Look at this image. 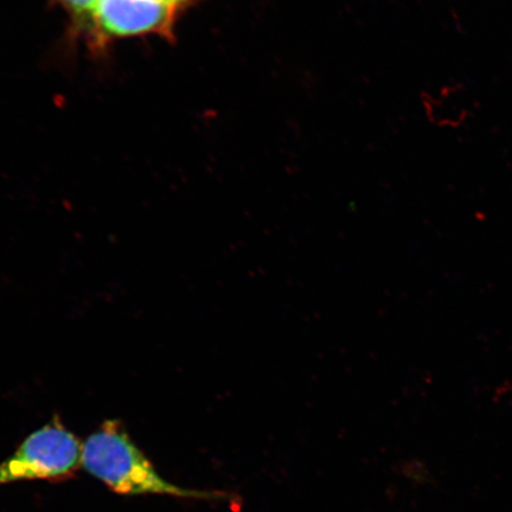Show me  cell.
I'll list each match as a JSON object with an SVG mask.
<instances>
[{
  "label": "cell",
  "mask_w": 512,
  "mask_h": 512,
  "mask_svg": "<svg viewBox=\"0 0 512 512\" xmlns=\"http://www.w3.org/2000/svg\"><path fill=\"white\" fill-rule=\"evenodd\" d=\"M81 466L120 495H162L200 501L236 502L226 491L179 488L156 471L118 421H106L82 445Z\"/></svg>",
  "instance_id": "1"
},
{
  "label": "cell",
  "mask_w": 512,
  "mask_h": 512,
  "mask_svg": "<svg viewBox=\"0 0 512 512\" xmlns=\"http://www.w3.org/2000/svg\"><path fill=\"white\" fill-rule=\"evenodd\" d=\"M82 445L54 419L30 434L12 456L0 464V486L23 480H63L81 465Z\"/></svg>",
  "instance_id": "2"
},
{
  "label": "cell",
  "mask_w": 512,
  "mask_h": 512,
  "mask_svg": "<svg viewBox=\"0 0 512 512\" xmlns=\"http://www.w3.org/2000/svg\"><path fill=\"white\" fill-rule=\"evenodd\" d=\"M179 11L163 0H100L92 40L102 47L118 38L146 35L174 38L172 31Z\"/></svg>",
  "instance_id": "3"
},
{
  "label": "cell",
  "mask_w": 512,
  "mask_h": 512,
  "mask_svg": "<svg viewBox=\"0 0 512 512\" xmlns=\"http://www.w3.org/2000/svg\"><path fill=\"white\" fill-rule=\"evenodd\" d=\"M100 0H60L64 10L79 28L92 32L96 9Z\"/></svg>",
  "instance_id": "4"
},
{
  "label": "cell",
  "mask_w": 512,
  "mask_h": 512,
  "mask_svg": "<svg viewBox=\"0 0 512 512\" xmlns=\"http://www.w3.org/2000/svg\"><path fill=\"white\" fill-rule=\"evenodd\" d=\"M163 2L176 6L179 10L187 8L194 0H163Z\"/></svg>",
  "instance_id": "5"
}]
</instances>
